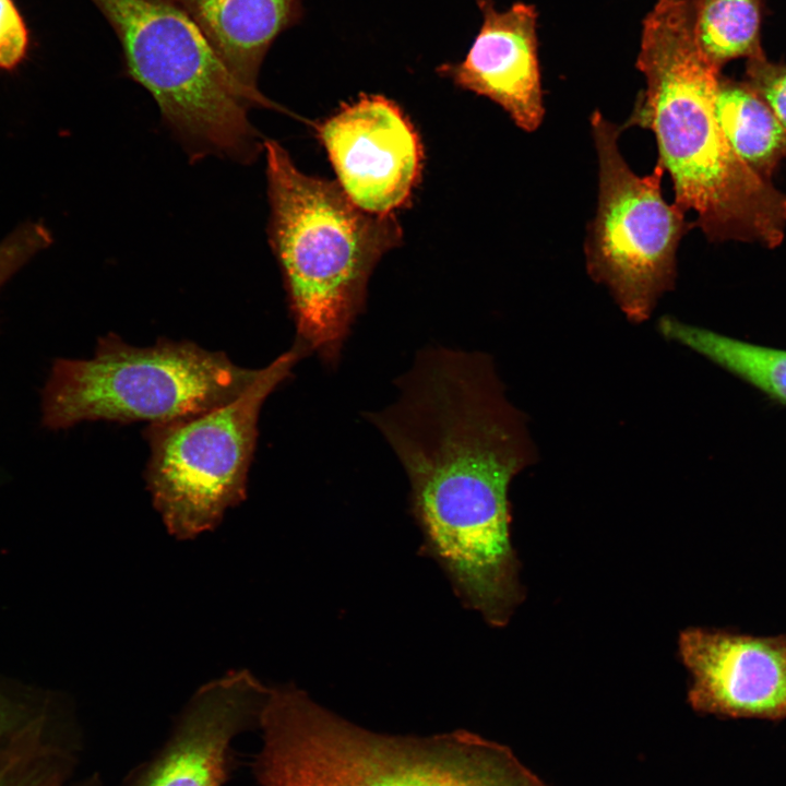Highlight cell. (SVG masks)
Returning a JSON list of instances; mask_svg holds the SVG:
<instances>
[{"label":"cell","instance_id":"1","mask_svg":"<svg viewBox=\"0 0 786 786\" xmlns=\"http://www.w3.org/2000/svg\"><path fill=\"white\" fill-rule=\"evenodd\" d=\"M397 389L395 403L366 419L405 469L425 551L465 605L502 627L522 599L509 488L536 457L524 416L477 359L429 362Z\"/></svg>","mask_w":786,"mask_h":786},{"label":"cell","instance_id":"2","mask_svg":"<svg viewBox=\"0 0 786 786\" xmlns=\"http://www.w3.org/2000/svg\"><path fill=\"white\" fill-rule=\"evenodd\" d=\"M636 66L646 88L626 126L651 130L675 203L696 214L708 240L778 247L786 194L750 169L718 123L720 68L700 48L689 0H658L644 20Z\"/></svg>","mask_w":786,"mask_h":786},{"label":"cell","instance_id":"3","mask_svg":"<svg viewBox=\"0 0 786 786\" xmlns=\"http://www.w3.org/2000/svg\"><path fill=\"white\" fill-rule=\"evenodd\" d=\"M259 720L262 786H548L508 747L478 735L373 733L293 686L270 690Z\"/></svg>","mask_w":786,"mask_h":786},{"label":"cell","instance_id":"4","mask_svg":"<svg viewBox=\"0 0 786 786\" xmlns=\"http://www.w3.org/2000/svg\"><path fill=\"white\" fill-rule=\"evenodd\" d=\"M271 245L300 341L335 367L366 305L379 259L401 242L392 214L358 207L340 184L299 171L276 142H265Z\"/></svg>","mask_w":786,"mask_h":786},{"label":"cell","instance_id":"5","mask_svg":"<svg viewBox=\"0 0 786 786\" xmlns=\"http://www.w3.org/2000/svg\"><path fill=\"white\" fill-rule=\"evenodd\" d=\"M261 370L192 342L136 347L110 333L90 359L53 361L41 392V422L59 430L91 420L154 424L193 416L236 400Z\"/></svg>","mask_w":786,"mask_h":786},{"label":"cell","instance_id":"6","mask_svg":"<svg viewBox=\"0 0 786 786\" xmlns=\"http://www.w3.org/2000/svg\"><path fill=\"white\" fill-rule=\"evenodd\" d=\"M114 29L127 74L145 87L193 150L247 160L252 103L194 23L169 0H91Z\"/></svg>","mask_w":786,"mask_h":786},{"label":"cell","instance_id":"7","mask_svg":"<svg viewBox=\"0 0 786 786\" xmlns=\"http://www.w3.org/2000/svg\"><path fill=\"white\" fill-rule=\"evenodd\" d=\"M309 354L296 340L236 400L198 415L150 424L145 479L170 534L189 539L212 529L228 508L246 498L262 405Z\"/></svg>","mask_w":786,"mask_h":786},{"label":"cell","instance_id":"8","mask_svg":"<svg viewBox=\"0 0 786 786\" xmlns=\"http://www.w3.org/2000/svg\"><path fill=\"white\" fill-rule=\"evenodd\" d=\"M591 127L599 190L585 242L587 272L609 289L630 321L641 323L674 288L677 248L694 224L686 221V212L676 203L663 198L665 170L658 162L652 174L638 176L619 150L621 129L597 110L591 116Z\"/></svg>","mask_w":786,"mask_h":786},{"label":"cell","instance_id":"9","mask_svg":"<svg viewBox=\"0 0 786 786\" xmlns=\"http://www.w3.org/2000/svg\"><path fill=\"white\" fill-rule=\"evenodd\" d=\"M340 187L361 210L389 215L408 202L422 152L417 132L393 102L365 95L317 127Z\"/></svg>","mask_w":786,"mask_h":786},{"label":"cell","instance_id":"10","mask_svg":"<svg viewBox=\"0 0 786 786\" xmlns=\"http://www.w3.org/2000/svg\"><path fill=\"white\" fill-rule=\"evenodd\" d=\"M679 648L692 674L689 701L696 711L786 716V636L690 629L681 633Z\"/></svg>","mask_w":786,"mask_h":786},{"label":"cell","instance_id":"11","mask_svg":"<svg viewBox=\"0 0 786 786\" xmlns=\"http://www.w3.org/2000/svg\"><path fill=\"white\" fill-rule=\"evenodd\" d=\"M480 29L464 60L444 63L438 72L457 86L500 105L514 123L535 131L545 116L537 53V13L517 2L498 11L492 0H476Z\"/></svg>","mask_w":786,"mask_h":786},{"label":"cell","instance_id":"12","mask_svg":"<svg viewBox=\"0 0 786 786\" xmlns=\"http://www.w3.org/2000/svg\"><path fill=\"white\" fill-rule=\"evenodd\" d=\"M269 692L246 670L205 684L140 786H219L226 778L233 737L259 719Z\"/></svg>","mask_w":786,"mask_h":786},{"label":"cell","instance_id":"13","mask_svg":"<svg viewBox=\"0 0 786 786\" xmlns=\"http://www.w3.org/2000/svg\"><path fill=\"white\" fill-rule=\"evenodd\" d=\"M169 1L194 21L252 105L277 108L257 81L274 40L302 19V0Z\"/></svg>","mask_w":786,"mask_h":786},{"label":"cell","instance_id":"14","mask_svg":"<svg viewBox=\"0 0 786 786\" xmlns=\"http://www.w3.org/2000/svg\"><path fill=\"white\" fill-rule=\"evenodd\" d=\"M715 109L735 154L760 177L771 180L786 159V129L745 81L720 78Z\"/></svg>","mask_w":786,"mask_h":786},{"label":"cell","instance_id":"15","mask_svg":"<svg viewBox=\"0 0 786 786\" xmlns=\"http://www.w3.org/2000/svg\"><path fill=\"white\" fill-rule=\"evenodd\" d=\"M658 332L786 403V350L747 343L665 315Z\"/></svg>","mask_w":786,"mask_h":786},{"label":"cell","instance_id":"16","mask_svg":"<svg viewBox=\"0 0 786 786\" xmlns=\"http://www.w3.org/2000/svg\"><path fill=\"white\" fill-rule=\"evenodd\" d=\"M765 0H689L693 31L705 56L720 69L730 60L765 55L761 27Z\"/></svg>","mask_w":786,"mask_h":786},{"label":"cell","instance_id":"17","mask_svg":"<svg viewBox=\"0 0 786 786\" xmlns=\"http://www.w3.org/2000/svg\"><path fill=\"white\" fill-rule=\"evenodd\" d=\"M50 242V233L40 222L25 223L7 237L0 243V288Z\"/></svg>","mask_w":786,"mask_h":786},{"label":"cell","instance_id":"18","mask_svg":"<svg viewBox=\"0 0 786 786\" xmlns=\"http://www.w3.org/2000/svg\"><path fill=\"white\" fill-rule=\"evenodd\" d=\"M745 82L769 105L786 129V63L770 61L765 55L749 59Z\"/></svg>","mask_w":786,"mask_h":786},{"label":"cell","instance_id":"19","mask_svg":"<svg viewBox=\"0 0 786 786\" xmlns=\"http://www.w3.org/2000/svg\"><path fill=\"white\" fill-rule=\"evenodd\" d=\"M29 34L13 0H0V69L12 70L26 57Z\"/></svg>","mask_w":786,"mask_h":786},{"label":"cell","instance_id":"20","mask_svg":"<svg viewBox=\"0 0 786 786\" xmlns=\"http://www.w3.org/2000/svg\"><path fill=\"white\" fill-rule=\"evenodd\" d=\"M11 720V708L0 695V735L4 731Z\"/></svg>","mask_w":786,"mask_h":786}]
</instances>
